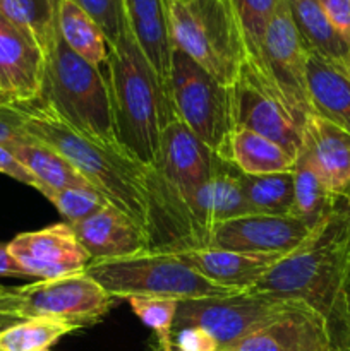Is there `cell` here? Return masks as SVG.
<instances>
[{
    "instance_id": "obj_28",
    "label": "cell",
    "mask_w": 350,
    "mask_h": 351,
    "mask_svg": "<svg viewBox=\"0 0 350 351\" xmlns=\"http://www.w3.org/2000/svg\"><path fill=\"white\" fill-rule=\"evenodd\" d=\"M318 314L307 305L295 302L285 314L273 319L268 324L250 335L244 336L235 345L223 351H283L302 335L309 322Z\"/></svg>"
},
{
    "instance_id": "obj_44",
    "label": "cell",
    "mask_w": 350,
    "mask_h": 351,
    "mask_svg": "<svg viewBox=\"0 0 350 351\" xmlns=\"http://www.w3.org/2000/svg\"><path fill=\"white\" fill-rule=\"evenodd\" d=\"M21 321H24V319L19 317V315L12 314V312L3 311V308L0 307V332H3L5 329L12 328V326L19 324Z\"/></svg>"
},
{
    "instance_id": "obj_37",
    "label": "cell",
    "mask_w": 350,
    "mask_h": 351,
    "mask_svg": "<svg viewBox=\"0 0 350 351\" xmlns=\"http://www.w3.org/2000/svg\"><path fill=\"white\" fill-rule=\"evenodd\" d=\"M178 351H220L215 338L201 328H184L174 332Z\"/></svg>"
},
{
    "instance_id": "obj_12",
    "label": "cell",
    "mask_w": 350,
    "mask_h": 351,
    "mask_svg": "<svg viewBox=\"0 0 350 351\" xmlns=\"http://www.w3.org/2000/svg\"><path fill=\"white\" fill-rule=\"evenodd\" d=\"M232 98L235 129L259 134L283 147L290 156H299L304 143V127L295 122L249 60L244 62L233 82Z\"/></svg>"
},
{
    "instance_id": "obj_38",
    "label": "cell",
    "mask_w": 350,
    "mask_h": 351,
    "mask_svg": "<svg viewBox=\"0 0 350 351\" xmlns=\"http://www.w3.org/2000/svg\"><path fill=\"white\" fill-rule=\"evenodd\" d=\"M328 19L350 45V0H319Z\"/></svg>"
},
{
    "instance_id": "obj_5",
    "label": "cell",
    "mask_w": 350,
    "mask_h": 351,
    "mask_svg": "<svg viewBox=\"0 0 350 351\" xmlns=\"http://www.w3.org/2000/svg\"><path fill=\"white\" fill-rule=\"evenodd\" d=\"M172 47L233 86L247 51L230 0H163Z\"/></svg>"
},
{
    "instance_id": "obj_25",
    "label": "cell",
    "mask_w": 350,
    "mask_h": 351,
    "mask_svg": "<svg viewBox=\"0 0 350 351\" xmlns=\"http://www.w3.org/2000/svg\"><path fill=\"white\" fill-rule=\"evenodd\" d=\"M17 160L36 178L40 189H95L60 153L47 144L33 139L30 143L9 147ZM96 191V189H95Z\"/></svg>"
},
{
    "instance_id": "obj_11",
    "label": "cell",
    "mask_w": 350,
    "mask_h": 351,
    "mask_svg": "<svg viewBox=\"0 0 350 351\" xmlns=\"http://www.w3.org/2000/svg\"><path fill=\"white\" fill-rule=\"evenodd\" d=\"M216 154L178 119L161 132L160 151L154 168L163 180L172 202L177 245L182 243V221L178 202L201 187L213 175ZM174 247V249H175Z\"/></svg>"
},
{
    "instance_id": "obj_24",
    "label": "cell",
    "mask_w": 350,
    "mask_h": 351,
    "mask_svg": "<svg viewBox=\"0 0 350 351\" xmlns=\"http://www.w3.org/2000/svg\"><path fill=\"white\" fill-rule=\"evenodd\" d=\"M60 3L62 0H0V14L26 34L47 60L60 33Z\"/></svg>"
},
{
    "instance_id": "obj_22",
    "label": "cell",
    "mask_w": 350,
    "mask_h": 351,
    "mask_svg": "<svg viewBox=\"0 0 350 351\" xmlns=\"http://www.w3.org/2000/svg\"><path fill=\"white\" fill-rule=\"evenodd\" d=\"M305 74H307V93L312 113L350 134L349 75L311 51L307 57Z\"/></svg>"
},
{
    "instance_id": "obj_17",
    "label": "cell",
    "mask_w": 350,
    "mask_h": 351,
    "mask_svg": "<svg viewBox=\"0 0 350 351\" xmlns=\"http://www.w3.org/2000/svg\"><path fill=\"white\" fill-rule=\"evenodd\" d=\"M45 57L40 48L0 14V98L38 101Z\"/></svg>"
},
{
    "instance_id": "obj_46",
    "label": "cell",
    "mask_w": 350,
    "mask_h": 351,
    "mask_svg": "<svg viewBox=\"0 0 350 351\" xmlns=\"http://www.w3.org/2000/svg\"><path fill=\"white\" fill-rule=\"evenodd\" d=\"M154 351H178L177 346L174 345V338L170 339H158Z\"/></svg>"
},
{
    "instance_id": "obj_26",
    "label": "cell",
    "mask_w": 350,
    "mask_h": 351,
    "mask_svg": "<svg viewBox=\"0 0 350 351\" xmlns=\"http://www.w3.org/2000/svg\"><path fill=\"white\" fill-rule=\"evenodd\" d=\"M229 161L246 175H268L292 171L295 158L273 141L237 127L230 139Z\"/></svg>"
},
{
    "instance_id": "obj_7",
    "label": "cell",
    "mask_w": 350,
    "mask_h": 351,
    "mask_svg": "<svg viewBox=\"0 0 350 351\" xmlns=\"http://www.w3.org/2000/svg\"><path fill=\"white\" fill-rule=\"evenodd\" d=\"M175 115L216 156L229 161L233 122L232 86L222 84L184 51L174 48L168 75Z\"/></svg>"
},
{
    "instance_id": "obj_27",
    "label": "cell",
    "mask_w": 350,
    "mask_h": 351,
    "mask_svg": "<svg viewBox=\"0 0 350 351\" xmlns=\"http://www.w3.org/2000/svg\"><path fill=\"white\" fill-rule=\"evenodd\" d=\"M58 31L62 40L79 57L96 67H103L110 47L98 24L72 0H62Z\"/></svg>"
},
{
    "instance_id": "obj_29",
    "label": "cell",
    "mask_w": 350,
    "mask_h": 351,
    "mask_svg": "<svg viewBox=\"0 0 350 351\" xmlns=\"http://www.w3.org/2000/svg\"><path fill=\"white\" fill-rule=\"evenodd\" d=\"M242 194L253 215H290L294 204L292 171L268 175H239Z\"/></svg>"
},
{
    "instance_id": "obj_47",
    "label": "cell",
    "mask_w": 350,
    "mask_h": 351,
    "mask_svg": "<svg viewBox=\"0 0 350 351\" xmlns=\"http://www.w3.org/2000/svg\"><path fill=\"white\" fill-rule=\"evenodd\" d=\"M38 351H50V350H48V348H47V350H38Z\"/></svg>"
},
{
    "instance_id": "obj_45",
    "label": "cell",
    "mask_w": 350,
    "mask_h": 351,
    "mask_svg": "<svg viewBox=\"0 0 350 351\" xmlns=\"http://www.w3.org/2000/svg\"><path fill=\"white\" fill-rule=\"evenodd\" d=\"M0 307L7 312H12V290H3V288H0Z\"/></svg>"
},
{
    "instance_id": "obj_6",
    "label": "cell",
    "mask_w": 350,
    "mask_h": 351,
    "mask_svg": "<svg viewBox=\"0 0 350 351\" xmlns=\"http://www.w3.org/2000/svg\"><path fill=\"white\" fill-rule=\"evenodd\" d=\"M84 273L115 300L168 297L184 302L239 293L205 280L177 256L160 249L119 259L89 261Z\"/></svg>"
},
{
    "instance_id": "obj_41",
    "label": "cell",
    "mask_w": 350,
    "mask_h": 351,
    "mask_svg": "<svg viewBox=\"0 0 350 351\" xmlns=\"http://www.w3.org/2000/svg\"><path fill=\"white\" fill-rule=\"evenodd\" d=\"M0 278H27L23 267L9 252L7 245H0Z\"/></svg>"
},
{
    "instance_id": "obj_39",
    "label": "cell",
    "mask_w": 350,
    "mask_h": 351,
    "mask_svg": "<svg viewBox=\"0 0 350 351\" xmlns=\"http://www.w3.org/2000/svg\"><path fill=\"white\" fill-rule=\"evenodd\" d=\"M0 173L7 175V177L14 178V180L21 182V184H26L30 187L36 189L38 182L33 175L27 171V168L21 163L16 158V154L5 146H0Z\"/></svg>"
},
{
    "instance_id": "obj_4",
    "label": "cell",
    "mask_w": 350,
    "mask_h": 351,
    "mask_svg": "<svg viewBox=\"0 0 350 351\" xmlns=\"http://www.w3.org/2000/svg\"><path fill=\"white\" fill-rule=\"evenodd\" d=\"M38 103L72 129L122 149L113 127L105 72L74 53L60 33L45 60Z\"/></svg>"
},
{
    "instance_id": "obj_32",
    "label": "cell",
    "mask_w": 350,
    "mask_h": 351,
    "mask_svg": "<svg viewBox=\"0 0 350 351\" xmlns=\"http://www.w3.org/2000/svg\"><path fill=\"white\" fill-rule=\"evenodd\" d=\"M40 194H43L51 204L57 208L65 223L72 225L88 216L95 215L98 209L106 204V199L95 189H40Z\"/></svg>"
},
{
    "instance_id": "obj_31",
    "label": "cell",
    "mask_w": 350,
    "mask_h": 351,
    "mask_svg": "<svg viewBox=\"0 0 350 351\" xmlns=\"http://www.w3.org/2000/svg\"><path fill=\"white\" fill-rule=\"evenodd\" d=\"M281 0H230L233 16L242 34L247 60L257 62L264 34Z\"/></svg>"
},
{
    "instance_id": "obj_2",
    "label": "cell",
    "mask_w": 350,
    "mask_h": 351,
    "mask_svg": "<svg viewBox=\"0 0 350 351\" xmlns=\"http://www.w3.org/2000/svg\"><path fill=\"white\" fill-rule=\"evenodd\" d=\"M113 127L122 149L148 167H154L161 132L177 119L168 82L137 47L129 26L110 47L105 65Z\"/></svg>"
},
{
    "instance_id": "obj_3",
    "label": "cell",
    "mask_w": 350,
    "mask_h": 351,
    "mask_svg": "<svg viewBox=\"0 0 350 351\" xmlns=\"http://www.w3.org/2000/svg\"><path fill=\"white\" fill-rule=\"evenodd\" d=\"M349 269L350 250L340 216L335 213L246 291L304 304L328 321L338 307Z\"/></svg>"
},
{
    "instance_id": "obj_36",
    "label": "cell",
    "mask_w": 350,
    "mask_h": 351,
    "mask_svg": "<svg viewBox=\"0 0 350 351\" xmlns=\"http://www.w3.org/2000/svg\"><path fill=\"white\" fill-rule=\"evenodd\" d=\"M329 348H331L329 324L321 314H316L302 335L283 351H329Z\"/></svg>"
},
{
    "instance_id": "obj_21",
    "label": "cell",
    "mask_w": 350,
    "mask_h": 351,
    "mask_svg": "<svg viewBox=\"0 0 350 351\" xmlns=\"http://www.w3.org/2000/svg\"><path fill=\"white\" fill-rule=\"evenodd\" d=\"M287 5L307 50L350 77V45L328 19L319 0H287Z\"/></svg>"
},
{
    "instance_id": "obj_19",
    "label": "cell",
    "mask_w": 350,
    "mask_h": 351,
    "mask_svg": "<svg viewBox=\"0 0 350 351\" xmlns=\"http://www.w3.org/2000/svg\"><path fill=\"white\" fill-rule=\"evenodd\" d=\"M302 153L338 202L350 201V134L312 113L304 123Z\"/></svg>"
},
{
    "instance_id": "obj_20",
    "label": "cell",
    "mask_w": 350,
    "mask_h": 351,
    "mask_svg": "<svg viewBox=\"0 0 350 351\" xmlns=\"http://www.w3.org/2000/svg\"><path fill=\"white\" fill-rule=\"evenodd\" d=\"M127 26L154 71L168 82L172 62L170 31L163 0H124Z\"/></svg>"
},
{
    "instance_id": "obj_10",
    "label": "cell",
    "mask_w": 350,
    "mask_h": 351,
    "mask_svg": "<svg viewBox=\"0 0 350 351\" xmlns=\"http://www.w3.org/2000/svg\"><path fill=\"white\" fill-rule=\"evenodd\" d=\"M294 304L250 291L184 300L178 304L174 332L184 328H201L215 338L220 351H223L280 317Z\"/></svg>"
},
{
    "instance_id": "obj_43",
    "label": "cell",
    "mask_w": 350,
    "mask_h": 351,
    "mask_svg": "<svg viewBox=\"0 0 350 351\" xmlns=\"http://www.w3.org/2000/svg\"><path fill=\"white\" fill-rule=\"evenodd\" d=\"M336 213H338L340 221H342L343 235H345L347 245H349V250H350V201L349 202H340Z\"/></svg>"
},
{
    "instance_id": "obj_18",
    "label": "cell",
    "mask_w": 350,
    "mask_h": 351,
    "mask_svg": "<svg viewBox=\"0 0 350 351\" xmlns=\"http://www.w3.org/2000/svg\"><path fill=\"white\" fill-rule=\"evenodd\" d=\"M168 250L191 266L199 276L235 291L253 288L285 254H244L213 247H180Z\"/></svg>"
},
{
    "instance_id": "obj_30",
    "label": "cell",
    "mask_w": 350,
    "mask_h": 351,
    "mask_svg": "<svg viewBox=\"0 0 350 351\" xmlns=\"http://www.w3.org/2000/svg\"><path fill=\"white\" fill-rule=\"evenodd\" d=\"M78 331L74 326L47 317L24 319L0 332V351L47 350L64 336Z\"/></svg>"
},
{
    "instance_id": "obj_8",
    "label": "cell",
    "mask_w": 350,
    "mask_h": 351,
    "mask_svg": "<svg viewBox=\"0 0 350 351\" xmlns=\"http://www.w3.org/2000/svg\"><path fill=\"white\" fill-rule=\"evenodd\" d=\"M307 57L309 50L292 21L287 0H281L264 34L259 58L249 62L302 127L312 115L305 74Z\"/></svg>"
},
{
    "instance_id": "obj_34",
    "label": "cell",
    "mask_w": 350,
    "mask_h": 351,
    "mask_svg": "<svg viewBox=\"0 0 350 351\" xmlns=\"http://www.w3.org/2000/svg\"><path fill=\"white\" fill-rule=\"evenodd\" d=\"M81 7L105 34L108 47L120 40L127 27L124 0H72Z\"/></svg>"
},
{
    "instance_id": "obj_40",
    "label": "cell",
    "mask_w": 350,
    "mask_h": 351,
    "mask_svg": "<svg viewBox=\"0 0 350 351\" xmlns=\"http://www.w3.org/2000/svg\"><path fill=\"white\" fill-rule=\"evenodd\" d=\"M331 331V348L329 351H350V328L338 314L328 319Z\"/></svg>"
},
{
    "instance_id": "obj_14",
    "label": "cell",
    "mask_w": 350,
    "mask_h": 351,
    "mask_svg": "<svg viewBox=\"0 0 350 351\" xmlns=\"http://www.w3.org/2000/svg\"><path fill=\"white\" fill-rule=\"evenodd\" d=\"M311 230L294 216L244 215L216 223L199 247L244 254H288L311 237Z\"/></svg>"
},
{
    "instance_id": "obj_15",
    "label": "cell",
    "mask_w": 350,
    "mask_h": 351,
    "mask_svg": "<svg viewBox=\"0 0 350 351\" xmlns=\"http://www.w3.org/2000/svg\"><path fill=\"white\" fill-rule=\"evenodd\" d=\"M7 249L27 278L38 280L82 273L89 264V256L65 221L38 232L21 233L7 243Z\"/></svg>"
},
{
    "instance_id": "obj_1",
    "label": "cell",
    "mask_w": 350,
    "mask_h": 351,
    "mask_svg": "<svg viewBox=\"0 0 350 351\" xmlns=\"http://www.w3.org/2000/svg\"><path fill=\"white\" fill-rule=\"evenodd\" d=\"M24 113L26 132L33 139L60 153L110 204L151 237L165 209V185L156 168L72 129L38 101L24 103Z\"/></svg>"
},
{
    "instance_id": "obj_13",
    "label": "cell",
    "mask_w": 350,
    "mask_h": 351,
    "mask_svg": "<svg viewBox=\"0 0 350 351\" xmlns=\"http://www.w3.org/2000/svg\"><path fill=\"white\" fill-rule=\"evenodd\" d=\"M239 175L240 170L235 165L216 156L209 180L178 202L182 221L180 247H199L208 230L216 223L250 215Z\"/></svg>"
},
{
    "instance_id": "obj_23",
    "label": "cell",
    "mask_w": 350,
    "mask_h": 351,
    "mask_svg": "<svg viewBox=\"0 0 350 351\" xmlns=\"http://www.w3.org/2000/svg\"><path fill=\"white\" fill-rule=\"evenodd\" d=\"M294 204L290 216L301 219L311 232L329 221L338 209V199L328 191L305 154L299 153L294 170Z\"/></svg>"
},
{
    "instance_id": "obj_9",
    "label": "cell",
    "mask_w": 350,
    "mask_h": 351,
    "mask_svg": "<svg viewBox=\"0 0 350 351\" xmlns=\"http://www.w3.org/2000/svg\"><path fill=\"white\" fill-rule=\"evenodd\" d=\"M113 304L115 298L84 271L12 290V308L19 317L55 319L75 329L102 321Z\"/></svg>"
},
{
    "instance_id": "obj_42",
    "label": "cell",
    "mask_w": 350,
    "mask_h": 351,
    "mask_svg": "<svg viewBox=\"0 0 350 351\" xmlns=\"http://www.w3.org/2000/svg\"><path fill=\"white\" fill-rule=\"evenodd\" d=\"M335 314H338L343 321L347 322V326L350 328V269L347 273L345 283H343V290H342V297H340V304L336 307Z\"/></svg>"
},
{
    "instance_id": "obj_33",
    "label": "cell",
    "mask_w": 350,
    "mask_h": 351,
    "mask_svg": "<svg viewBox=\"0 0 350 351\" xmlns=\"http://www.w3.org/2000/svg\"><path fill=\"white\" fill-rule=\"evenodd\" d=\"M127 302L141 322L154 331L156 339L174 338V322L180 300L168 297H130Z\"/></svg>"
},
{
    "instance_id": "obj_16",
    "label": "cell",
    "mask_w": 350,
    "mask_h": 351,
    "mask_svg": "<svg viewBox=\"0 0 350 351\" xmlns=\"http://www.w3.org/2000/svg\"><path fill=\"white\" fill-rule=\"evenodd\" d=\"M89 261L119 259L151 249V237L127 213L106 202L88 218L71 225Z\"/></svg>"
},
{
    "instance_id": "obj_35",
    "label": "cell",
    "mask_w": 350,
    "mask_h": 351,
    "mask_svg": "<svg viewBox=\"0 0 350 351\" xmlns=\"http://www.w3.org/2000/svg\"><path fill=\"white\" fill-rule=\"evenodd\" d=\"M33 141L26 132L24 103L0 98V146L12 147Z\"/></svg>"
}]
</instances>
